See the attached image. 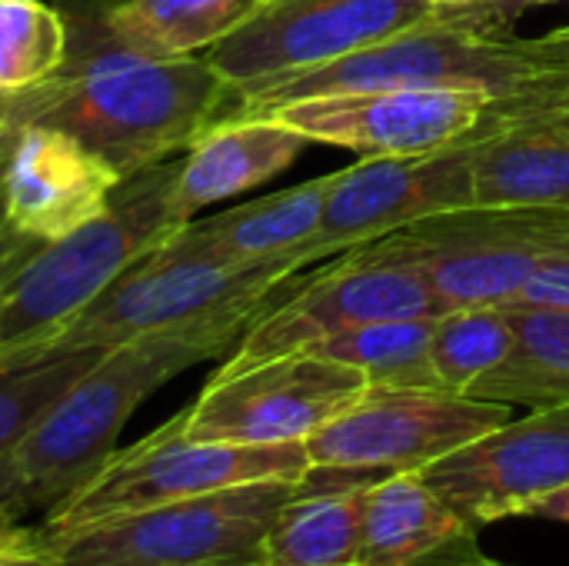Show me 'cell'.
Returning <instances> with one entry per match:
<instances>
[{
	"mask_svg": "<svg viewBox=\"0 0 569 566\" xmlns=\"http://www.w3.org/2000/svg\"><path fill=\"white\" fill-rule=\"evenodd\" d=\"M73 30L63 67L13 97V123L67 130L120 177H133L187 153L213 123L233 117L240 90L207 57H147L117 40L97 13Z\"/></svg>",
	"mask_w": 569,
	"mask_h": 566,
	"instance_id": "obj_1",
	"label": "cell"
},
{
	"mask_svg": "<svg viewBox=\"0 0 569 566\" xmlns=\"http://www.w3.org/2000/svg\"><path fill=\"white\" fill-rule=\"evenodd\" d=\"M253 324L220 320L147 334L117 344L53 404V410L13 450L27 510H50L113 454L133 410L177 374L223 357Z\"/></svg>",
	"mask_w": 569,
	"mask_h": 566,
	"instance_id": "obj_2",
	"label": "cell"
},
{
	"mask_svg": "<svg viewBox=\"0 0 569 566\" xmlns=\"http://www.w3.org/2000/svg\"><path fill=\"white\" fill-rule=\"evenodd\" d=\"M177 170L180 160H163L123 177L107 214L17 267L0 294V364L43 354L127 267L187 224L173 200Z\"/></svg>",
	"mask_w": 569,
	"mask_h": 566,
	"instance_id": "obj_3",
	"label": "cell"
},
{
	"mask_svg": "<svg viewBox=\"0 0 569 566\" xmlns=\"http://www.w3.org/2000/svg\"><path fill=\"white\" fill-rule=\"evenodd\" d=\"M553 83H563V77L537 60L523 37L487 33L437 13L340 60L240 90L233 117H267L310 97L393 87H473L493 93L497 103H510Z\"/></svg>",
	"mask_w": 569,
	"mask_h": 566,
	"instance_id": "obj_4",
	"label": "cell"
},
{
	"mask_svg": "<svg viewBox=\"0 0 569 566\" xmlns=\"http://www.w3.org/2000/svg\"><path fill=\"white\" fill-rule=\"evenodd\" d=\"M307 267L310 264L300 250L257 264H220L163 240L127 267L60 337L47 344V350H110L177 327L220 320L257 324Z\"/></svg>",
	"mask_w": 569,
	"mask_h": 566,
	"instance_id": "obj_5",
	"label": "cell"
},
{
	"mask_svg": "<svg viewBox=\"0 0 569 566\" xmlns=\"http://www.w3.org/2000/svg\"><path fill=\"white\" fill-rule=\"evenodd\" d=\"M310 470L303 444H213L190 440L180 414L130 450H117L90 480L53 504L37 527L40 547L113 517L140 514L160 504L217 494L260 480H300Z\"/></svg>",
	"mask_w": 569,
	"mask_h": 566,
	"instance_id": "obj_6",
	"label": "cell"
},
{
	"mask_svg": "<svg viewBox=\"0 0 569 566\" xmlns=\"http://www.w3.org/2000/svg\"><path fill=\"white\" fill-rule=\"evenodd\" d=\"M360 247L413 264L430 284L440 314L507 307L547 257L569 254V210L473 203Z\"/></svg>",
	"mask_w": 569,
	"mask_h": 566,
	"instance_id": "obj_7",
	"label": "cell"
},
{
	"mask_svg": "<svg viewBox=\"0 0 569 566\" xmlns=\"http://www.w3.org/2000/svg\"><path fill=\"white\" fill-rule=\"evenodd\" d=\"M303 480V477H300ZM300 480H260L80 527L43 550L63 566H253Z\"/></svg>",
	"mask_w": 569,
	"mask_h": 566,
	"instance_id": "obj_8",
	"label": "cell"
},
{
	"mask_svg": "<svg viewBox=\"0 0 569 566\" xmlns=\"http://www.w3.org/2000/svg\"><path fill=\"white\" fill-rule=\"evenodd\" d=\"M513 420L510 404L453 390L367 387V394L303 440L310 467L420 474Z\"/></svg>",
	"mask_w": 569,
	"mask_h": 566,
	"instance_id": "obj_9",
	"label": "cell"
},
{
	"mask_svg": "<svg viewBox=\"0 0 569 566\" xmlns=\"http://www.w3.org/2000/svg\"><path fill=\"white\" fill-rule=\"evenodd\" d=\"M370 380L310 350L283 354L243 370H217L203 394L180 410L190 440L303 444L367 394Z\"/></svg>",
	"mask_w": 569,
	"mask_h": 566,
	"instance_id": "obj_10",
	"label": "cell"
},
{
	"mask_svg": "<svg viewBox=\"0 0 569 566\" xmlns=\"http://www.w3.org/2000/svg\"><path fill=\"white\" fill-rule=\"evenodd\" d=\"M407 317H440V304L423 274L407 260L353 247L327 270L300 277L243 334L220 370H243L283 354L310 350L327 337L363 324Z\"/></svg>",
	"mask_w": 569,
	"mask_h": 566,
	"instance_id": "obj_11",
	"label": "cell"
},
{
	"mask_svg": "<svg viewBox=\"0 0 569 566\" xmlns=\"http://www.w3.org/2000/svg\"><path fill=\"white\" fill-rule=\"evenodd\" d=\"M437 17L430 0H260L203 57L237 90L340 60Z\"/></svg>",
	"mask_w": 569,
	"mask_h": 566,
	"instance_id": "obj_12",
	"label": "cell"
},
{
	"mask_svg": "<svg viewBox=\"0 0 569 566\" xmlns=\"http://www.w3.org/2000/svg\"><path fill=\"white\" fill-rule=\"evenodd\" d=\"M463 140L420 157H363L357 167L330 173L317 234L300 247L313 267L333 254L380 240L417 220L473 207V143Z\"/></svg>",
	"mask_w": 569,
	"mask_h": 566,
	"instance_id": "obj_13",
	"label": "cell"
},
{
	"mask_svg": "<svg viewBox=\"0 0 569 566\" xmlns=\"http://www.w3.org/2000/svg\"><path fill=\"white\" fill-rule=\"evenodd\" d=\"M493 103V93L473 87H393L310 97L267 117H280L310 143L363 157H420L473 133Z\"/></svg>",
	"mask_w": 569,
	"mask_h": 566,
	"instance_id": "obj_14",
	"label": "cell"
},
{
	"mask_svg": "<svg viewBox=\"0 0 569 566\" xmlns=\"http://www.w3.org/2000/svg\"><path fill=\"white\" fill-rule=\"evenodd\" d=\"M420 474L477 534L527 517L540 497L569 484V404L513 417Z\"/></svg>",
	"mask_w": 569,
	"mask_h": 566,
	"instance_id": "obj_15",
	"label": "cell"
},
{
	"mask_svg": "<svg viewBox=\"0 0 569 566\" xmlns=\"http://www.w3.org/2000/svg\"><path fill=\"white\" fill-rule=\"evenodd\" d=\"M120 170L67 130L23 123L3 160V220L40 240H60L110 210Z\"/></svg>",
	"mask_w": 569,
	"mask_h": 566,
	"instance_id": "obj_16",
	"label": "cell"
},
{
	"mask_svg": "<svg viewBox=\"0 0 569 566\" xmlns=\"http://www.w3.org/2000/svg\"><path fill=\"white\" fill-rule=\"evenodd\" d=\"M477 207L569 210V107L493 103L473 143Z\"/></svg>",
	"mask_w": 569,
	"mask_h": 566,
	"instance_id": "obj_17",
	"label": "cell"
},
{
	"mask_svg": "<svg viewBox=\"0 0 569 566\" xmlns=\"http://www.w3.org/2000/svg\"><path fill=\"white\" fill-rule=\"evenodd\" d=\"M307 147L310 140L280 117H227L183 153L173 180L177 210L193 220L210 203L263 187L290 170Z\"/></svg>",
	"mask_w": 569,
	"mask_h": 566,
	"instance_id": "obj_18",
	"label": "cell"
},
{
	"mask_svg": "<svg viewBox=\"0 0 569 566\" xmlns=\"http://www.w3.org/2000/svg\"><path fill=\"white\" fill-rule=\"evenodd\" d=\"M477 550V530L423 474H390L367 487L360 566H427Z\"/></svg>",
	"mask_w": 569,
	"mask_h": 566,
	"instance_id": "obj_19",
	"label": "cell"
},
{
	"mask_svg": "<svg viewBox=\"0 0 569 566\" xmlns=\"http://www.w3.org/2000/svg\"><path fill=\"white\" fill-rule=\"evenodd\" d=\"M330 173L257 197L207 220H187L167 240L220 264H257L300 250L320 227Z\"/></svg>",
	"mask_w": 569,
	"mask_h": 566,
	"instance_id": "obj_20",
	"label": "cell"
},
{
	"mask_svg": "<svg viewBox=\"0 0 569 566\" xmlns=\"http://www.w3.org/2000/svg\"><path fill=\"white\" fill-rule=\"evenodd\" d=\"M503 310L517 344L510 357L467 394L510 407L523 404L530 410L569 404V310L523 304H507Z\"/></svg>",
	"mask_w": 569,
	"mask_h": 566,
	"instance_id": "obj_21",
	"label": "cell"
},
{
	"mask_svg": "<svg viewBox=\"0 0 569 566\" xmlns=\"http://www.w3.org/2000/svg\"><path fill=\"white\" fill-rule=\"evenodd\" d=\"M367 487L323 490L307 474L273 520L263 566H360Z\"/></svg>",
	"mask_w": 569,
	"mask_h": 566,
	"instance_id": "obj_22",
	"label": "cell"
},
{
	"mask_svg": "<svg viewBox=\"0 0 569 566\" xmlns=\"http://www.w3.org/2000/svg\"><path fill=\"white\" fill-rule=\"evenodd\" d=\"M260 0H123L103 13L117 40L147 57H197L250 17Z\"/></svg>",
	"mask_w": 569,
	"mask_h": 566,
	"instance_id": "obj_23",
	"label": "cell"
},
{
	"mask_svg": "<svg viewBox=\"0 0 569 566\" xmlns=\"http://www.w3.org/2000/svg\"><path fill=\"white\" fill-rule=\"evenodd\" d=\"M437 317H407V320H377L323 344L310 347V354L347 364L360 370L370 387H423L443 390L433 364H430V337Z\"/></svg>",
	"mask_w": 569,
	"mask_h": 566,
	"instance_id": "obj_24",
	"label": "cell"
},
{
	"mask_svg": "<svg viewBox=\"0 0 569 566\" xmlns=\"http://www.w3.org/2000/svg\"><path fill=\"white\" fill-rule=\"evenodd\" d=\"M100 347H77L0 364V457L23 444L53 404L100 360Z\"/></svg>",
	"mask_w": 569,
	"mask_h": 566,
	"instance_id": "obj_25",
	"label": "cell"
},
{
	"mask_svg": "<svg viewBox=\"0 0 569 566\" xmlns=\"http://www.w3.org/2000/svg\"><path fill=\"white\" fill-rule=\"evenodd\" d=\"M70 23L43 0H0V93L20 97L47 83L67 60Z\"/></svg>",
	"mask_w": 569,
	"mask_h": 566,
	"instance_id": "obj_26",
	"label": "cell"
},
{
	"mask_svg": "<svg viewBox=\"0 0 569 566\" xmlns=\"http://www.w3.org/2000/svg\"><path fill=\"white\" fill-rule=\"evenodd\" d=\"M513 344L517 334L503 307H463L433 320L430 364L443 390L467 394L510 357Z\"/></svg>",
	"mask_w": 569,
	"mask_h": 566,
	"instance_id": "obj_27",
	"label": "cell"
},
{
	"mask_svg": "<svg viewBox=\"0 0 569 566\" xmlns=\"http://www.w3.org/2000/svg\"><path fill=\"white\" fill-rule=\"evenodd\" d=\"M557 0H483V3H467L457 10H437L440 17L463 23V27H477L487 33H503L507 27H513L520 17H527L530 10L550 7Z\"/></svg>",
	"mask_w": 569,
	"mask_h": 566,
	"instance_id": "obj_28",
	"label": "cell"
},
{
	"mask_svg": "<svg viewBox=\"0 0 569 566\" xmlns=\"http://www.w3.org/2000/svg\"><path fill=\"white\" fill-rule=\"evenodd\" d=\"M513 304L569 310V254H553V257H547V260L533 270V277L523 284V290L517 294Z\"/></svg>",
	"mask_w": 569,
	"mask_h": 566,
	"instance_id": "obj_29",
	"label": "cell"
},
{
	"mask_svg": "<svg viewBox=\"0 0 569 566\" xmlns=\"http://www.w3.org/2000/svg\"><path fill=\"white\" fill-rule=\"evenodd\" d=\"M37 247H40V240H33V237L13 230V227L3 220V227H0V294H3V287H7V280L17 274V267H20Z\"/></svg>",
	"mask_w": 569,
	"mask_h": 566,
	"instance_id": "obj_30",
	"label": "cell"
},
{
	"mask_svg": "<svg viewBox=\"0 0 569 566\" xmlns=\"http://www.w3.org/2000/svg\"><path fill=\"white\" fill-rule=\"evenodd\" d=\"M27 547H40L37 527H27L23 524V510L0 507V554L27 550Z\"/></svg>",
	"mask_w": 569,
	"mask_h": 566,
	"instance_id": "obj_31",
	"label": "cell"
},
{
	"mask_svg": "<svg viewBox=\"0 0 569 566\" xmlns=\"http://www.w3.org/2000/svg\"><path fill=\"white\" fill-rule=\"evenodd\" d=\"M527 47H530V53L537 57V60H543L547 67H553L563 80H569V30H553V33H547V37H533V40H527Z\"/></svg>",
	"mask_w": 569,
	"mask_h": 566,
	"instance_id": "obj_32",
	"label": "cell"
},
{
	"mask_svg": "<svg viewBox=\"0 0 569 566\" xmlns=\"http://www.w3.org/2000/svg\"><path fill=\"white\" fill-rule=\"evenodd\" d=\"M0 507H13L27 514V494H23V477L17 467V457L7 454L0 457Z\"/></svg>",
	"mask_w": 569,
	"mask_h": 566,
	"instance_id": "obj_33",
	"label": "cell"
},
{
	"mask_svg": "<svg viewBox=\"0 0 569 566\" xmlns=\"http://www.w3.org/2000/svg\"><path fill=\"white\" fill-rule=\"evenodd\" d=\"M527 517H543V520L569 524V484L567 487H560V490H553V494H547V497H540V500L530 507Z\"/></svg>",
	"mask_w": 569,
	"mask_h": 566,
	"instance_id": "obj_34",
	"label": "cell"
},
{
	"mask_svg": "<svg viewBox=\"0 0 569 566\" xmlns=\"http://www.w3.org/2000/svg\"><path fill=\"white\" fill-rule=\"evenodd\" d=\"M0 566H63L50 550L43 547H27V550H10L0 554Z\"/></svg>",
	"mask_w": 569,
	"mask_h": 566,
	"instance_id": "obj_35",
	"label": "cell"
},
{
	"mask_svg": "<svg viewBox=\"0 0 569 566\" xmlns=\"http://www.w3.org/2000/svg\"><path fill=\"white\" fill-rule=\"evenodd\" d=\"M17 130H20V123H13L10 117L0 120V167H3V160H7V153H10V147H13V140H17Z\"/></svg>",
	"mask_w": 569,
	"mask_h": 566,
	"instance_id": "obj_36",
	"label": "cell"
},
{
	"mask_svg": "<svg viewBox=\"0 0 569 566\" xmlns=\"http://www.w3.org/2000/svg\"><path fill=\"white\" fill-rule=\"evenodd\" d=\"M427 566H510L500 564V560H490L487 554H467V557H453V560H440V564H427Z\"/></svg>",
	"mask_w": 569,
	"mask_h": 566,
	"instance_id": "obj_37",
	"label": "cell"
},
{
	"mask_svg": "<svg viewBox=\"0 0 569 566\" xmlns=\"http://www.w3.org/2000/svg\"><path fill=\"white\" fill-rule=\"evenodd\" d=\"M520 100H553V103H567L569 107V80H563V83H553V87H550V90H543V93L520 97Z\"/></svg>",
	"mask_w": 569,
	"mask_h": 566,
	"instance_id": "obj_38",
	"label": "cell"
},
{
	"mask_svg": "<svg viewBox=\"0 0 569 566\" xmlns=\"http://www.w3.org/2000/svg\"><path fill=\"white\" fill-rule=\"evenodd\" d=\"M437 10H457V7H467V3H483V0H430Z\"/></svg>",
	"mask_w": 569,
	"mask_h": 566,
	"instance_id": "obj_39",
	"label": "cell"
},
{
	"mask_svg": "<svg viewBox=\"0 0 569 566\" xmlns=\"http://www.w3.org/2000/svg\"><path fill=\"white\" fill-rule=\"evenodd\" d=\"M123 0H93V7H97V17H103L107 10H113V7H120Z\"/></svg>",
	"mask_w": 569,
	"mask_h": 566,
	"instance_id": "obj_40",
	"label": "cell"
},
{
	"mask_svg": "<svg viewBox=\"0 0 569 566\" xmlns=\"http://www.w3.org/2000/svg\"><path fill=\"white\" fill-rule=\"evenodd\" d=\"M10 110H13V97H3V93H0V120L10 117Z\"/></svg>",
	"mask_w": 569,
	"mask_h": 566,
	"instance_id": "obj_41",
	"label": "cell"
},
{
	"mask_svg": "<svg viewBox=\"0 0 569 566\" xmlns=\"http://www.w3.org/2000/svg\"><path fill=\"white\" fill-rule=\"evenodd\" d=\"M3 170V167H0ZM0 227H3V183H0Z\"/></svg>",
	"mask_w": 569,
	"mask_h": 566,
	"instance_id": "obj_42",
	"label": "cell"
},
{
	"mask_svg": "<svg viewBox=\"0 0 569 566\" xmlns=\"http://www.w3.org/2000/svg\"><path fill=\"white\" fill-rule=\"evenodd\" d=\"M253 566H263V564H253Z\"/></svg>",
	"mask_w": 569,
	"mask_h": 566,
	"instance_id": "obj_43",
	"label": "cell"
},
{
	"mask_svg": "<svg viewBox=\"0 0 569 566\" xmlns=\"http://www.w3.org/2000/svg\"><path fill=\"white\" fill-rule=\"evenodd\" d=\"M563 30H569V27H563Z\"/></svg>",
	"mask_w": 569,
	"mask_h": 566,
	"instance_id": "obj_44",
	"label": "cell"
}]
</instances>
